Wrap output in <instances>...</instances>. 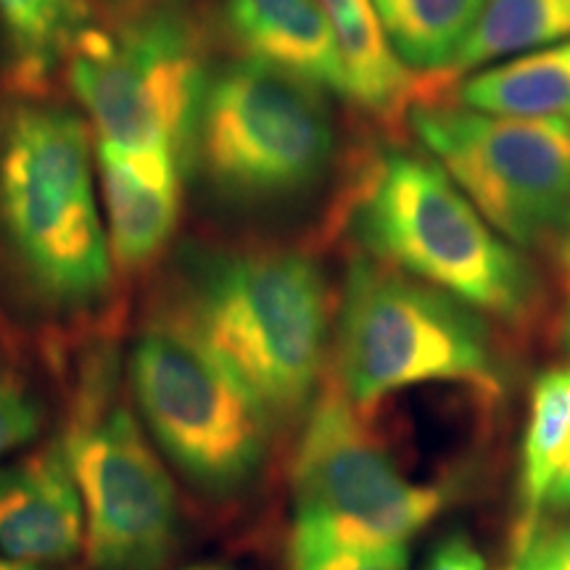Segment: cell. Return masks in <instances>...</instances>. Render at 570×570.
Returning a JSON list of instances; mask_svg holds the SVG:
<instances>
[{
  "label": "cell",
  "mask_w": 570,
  "mask_h": 570,
  "mask_svg": "<svg viewBox=\"0 0 570 570\" xmlns=\"http://www.w3.org/2000/svg\"><path fill=\"white\" fill-rule=\"evenodd\" d=\"M159 317L217 356L275 423L312 407L331 344V296L306 254L281 246L190 252Z\"/></svg>",
  "instance_id": "cell-1"
},
{
  "label": "cell",
  "mask_w": 570,
  "mask_h": 570,
  "mask_svg": "<svg viewBox=\"0 0 570 570\" xmlns=\"http://www.w3.org/2000/svg\"><path fill=\"white\" fill-rule=\"evenodd\" d=\"M352 233L362 254L444 291L483 317L529 323L539 277L431 156L383 151L356 183Z\"/></svg>",
  "instance_id": "cell-2"
},
{
  "label": "cell",
  "mask_w": 570,
  "mask_h": 570,
  "mask_svg": "<svg viewBox=\"0 0 570 570\" xmlns=\"http://www.w3.org/2000/svg\"><path fill=\"white\" fill-rule=\"evenodd\" d=\"M0 233L21 277L59 312H88L114 283L88 125L51 104L0 122Z\"/></svg>",
  "instance_id": "cell-3"
},
{
  "label": "cell",
  "mask_w": 570,
  "mask_h": 570,
  "mask_svg": "<svg viewBox=\"0 0 570 570\" xmlns=\"http://www.w3.org/2000/svg\"><path fill=\"white\" fill-rule=\"evenodd\" d=\"M333 367L336 389L360 412L425 383H468L483 394L502 383L483 315L367 254L346 269Z\"/></svg>",
  "instance_id": "cell-4"
},
{
  "label": "cell",
  "mask_w": 570,
  "mask_h": 570,
  "mask_svg": "<svg viewBox=\"0 0 570 570\" xmlns=\"http://www.w3.org/2000/svg\"><path fill=\"white\" fill-rule=\"evenodd\" d=\"M135 410L159 452L209 497H233L265 468L275 417L194 336L156 317L132 341Z\"/></svg>",
  "instance_id": "cell-5"
},
{
  "label": "cell",
  "mask_w": 570,
  "mask_h": 570,
  "mask_svg": "<svg viewBox=\"0 0 570 570\" xmlns=\"http://www.w3.org/2000/svg\"><path fill=\"white\" fill-rule=\"evenodd\" d=\"M61 433L82 494L92 568L161 570L180 533L177 494L122 396V365L114 348L104 346L85 362Z\"/></svg>",
  "instance_id": "cell-6"
},
{
  "label": "cell",
  "mask_w": 570,
  "mask_h": 570,
  "mask_svg": "<svg viewBox=\"0 0 570 570\" xmlns=\"http://www.w3.org/2000/svg\"><path fill=\"white\" fill-rule=\"evenodd\" d=\"M67 59L69 85L88 111L96 142L173 154L185 169L194 167L209 69L188 13L154 6L111 27L88 21Z\"/></svg>",
  "instance_id": "cell-7"
},
{
  "label": "cell",
  "mask_w": 570,
  "mask_h": 570,
  "mask_svg": "<svg viewBox=\"0 0 570 570\" xmlns=\"http://www.w3.org/2000/svg\"><path fill=\"white\" fill-rule=\"evenodd\" d=\"M288 560L407 544L444 508L431 483L410 481L362 412L327 386L306 415L291 468Z\"/></svg>",
  "instance_id": "cell-8"
},
{
  "label": "cell",
  "mask_w": 570,
  "mask_h": 570,
  "mask_svg": "<svg viewBox=\"0 0 570 570\" xmlns=\"http://www.w3.org/2000/svg\"><path fill=\"white\" fill-rule=\"evenodd\" d=\"M333 151L327 92L248 59L209 75L194 167L219 196L244 204L294 198L323 180Z\"/></svg>",
  "instance_id": "cell-9"
},
{
  "label": "cell",
  "mask_w": 570,
  "mask_h": 570,
  "mask_svg": "<svg viewBox=\"0 0 570 570\" xmlns=\"http://www.w3.org/2000/svg\"><path fill=\"white\" fill-rule=\"evenodd\" d=\"M423 154L518 248L558 240L570 219V125L470 109L433 92L410 109Z\"/></svg>",
  "instance_id": "cell-10"
},
{
  "label": "cell",
  "mask_w": 570,
  "mask_h": 570,
  "mask_svg": "<svg viewBox=\"0 0 570 570\" xmlns=\"http://www.w3.org/2000/svg\"><path fill=\"white\" fill-rule=\"evenodd\" d=\"M85 547L82 494L59 431L0 465V560L59 566Z\"/></svg>",
  "instance_id": "cell-11"
},
{
  "label": "cell",
  "mask_w": 570,
  "mask_h": 570,
  "mask_svg": "<svg viewBox=\"0 0 570 570\" xmlns=\"http://www.w3.org/2000/svg\"><path fill=\"white\" fill-rule=\"evenodd\" d=\"M106 235L114 267L138 273L173 240L183 204L185 167L164 151H122L96 142Z\"/></svg>",
  "instance_id": "cell-12"
},
{
  "label": "cell",
  "mask_w": 570,
  "mask_h": 570,
  "mask_svg": "<svg viewBox=\"0 0 570 570\" xmlns=\"http://www.w3.org/2000/svg\"><path fill=\"white\" fill-rule=\"evenodd\" d=\"M219 19L240 59L348 101L344 59L317 0H223Z\"/></svg>",
  "instance_id": "cell-13"
},
{
  "label": "cell",
  "mask_w": 570,
  "mask_h": 570,
  "mask_svg": "<svg viewBox=\"0 0 570 570\" xmlns=\"http://www.w3.org/2000/svg\"><path fill=\"white\" fill-rule=\"evenodd\" d=\"M327 24L336 35L346 67L348 101L383 122L410 114L428 96L423 77L399 59L383 32L373 0H317Z\"/></svg>",
  "instance_id": "cell-14"
},
{
  "label": "cell",
  "mask_w": 570,
  "mask_h": 570,
  "mask_svg": "<svg viewBox=\"0 0 570 570\" xmlns=\"http://www.w3.org/2000/svg\"><path fill=\"white\" fill-rule=\"evenodd\" d=\"M454 98L479 111L570 125V38L473 71Z\"/></svg>",
  "instance_id": "cell-15"
},
{
  "label": "cell",
  "mask_w": 570,
  "mask_h": 570,
  "mask_svg": "<svg viewBox=\"0 0 570 570\" xmlns=\"http://www.w3.org/2000/svg\"><path fill=\"white\" fill-rule=\"evenodd\" d=\"M373 6L399 59L417 75L446 82L483 0H373Z\"/></svg>",
  "instance_id": "cell-16"
},
{
  "label": "cell",
  "mask_w": 570,
  "mask_h": 570,
  "mask_svg": "<svg viewBox=\"0 0 570 570\" xmlns=\"http://www.w3.org/2000/svg\"><path fill=\"white\" fill-rule=\"evenodd\" d=\"M570 38V0H483L446 80L541 51Z\"/></svg>",
  "instance_id": "cell-17"
},
{
  "label": "cell",
  "mask_w": 570,
  "mask_h": 570,
  "mask_svg": "<svg viewBox=\"0 0 570 570\" xmlns=\"http://www.w3.org/2000/svg\"><path fill=\"white\" fill-rule=\"evenodd\" d=\"M570 458V367H554L533 381L529 423L520 449V523L515 544L537 529L541 502Z\"/></svg>",
  "instance_id": "cell-18"
},
{
  "label": "cell",
  "mask_w": 570,
  "mask_h": 570,
  "mask_svg": "<svg viewBox=\"0 0 570 570\" xmlns=\"http://www.w3.org/2000/svg\"><path fill=\"white\" fill-rule=\"evenodd\" d=\"M0 24L21 63L32 75H42L69 53L88 24V9L82 0H0Z\"/></svg>",
  "instance_id": "cell-19"
},
{
  "label": "cell",
  "mask_w": 570,
  "mask_h": 570,
  "mask_svg": "<svg viewBox=\"0 0 570 570\" xmlns=\"http://www.w3.org/2000/svg\"><path fill=\"white\" fill-rule=\"evenodd\" d=\"M46 407L17 365L0 356V462L30 446L42 431Z\"/></svg>",
  "instance_id": "cell-20"
},
{
  "label": "cell",
  "mask_w": 570,
  "mask_h": 570,
  "mask_svg": "<svg viewBox=\"0 0 570 570\" xmlns=\"http://www.w3.org/2000/svg\"><path fill=\"white\" fill-rule=\"evenodd\" d=\"M407 544L381 547V550H341L315 558L288 560V570H407Z\"/></svg>",
  "instance_id": "cell-21"
},
{
  "label": "cell",
  "mask_w": 570,
  "mask_h": 570,
  "mask_svg": "<svg viewBox=\"0 0 570 570\" xmlns=\"http://www.w3.org/2000/svg\"><path fill=\"white\" fill-rule=\"evenodd\" d=\"M515 550L518 566L525 570H570V520L558 529L539 523Z\"/></svg>",
  "instance_id": "cell-22"
},
{
  "label": "cell",
  "mask_w": 570,
  "mask_h": 570,
  "mask_svg": "<svg viewBox=\"0 0 570 570\" xmlns=\"http://www.w3.org/2000/svg\"><path fill=\"white\" fill-rule=\"evenodd\" d=\"M423 570H487V560L465 533H452L433 547Z\"/></svg>",
  "instance_id": "cell-23"
},
{
  "label": "cell",
  "mask_w": 570,
  "mask_h": 570,
  "mask_svg": "<svg viewBox=\"0 0 570 570\" xmlns=\"http://www.w3.org/2000/svg\"><path fill=\"white\" fill-rule=\"evenodd\" d=\"M566 512H570V458L566 460V465L558 470L550 489H547L544 502H541V520H544V515H566Z\"/></svg>",
  "instance_id": "cell-24"
},
{
  "label": "cell",
  "mask_w": 570,
  "mask_h": 570,
  "mask_svg": "<svg viewBox=\"0 0 570 570\" xmlns=\"http://www.w3.org/2000/svg\"><path fill=\"white\" fill-rule=\"evenodd\" d=\"M558 265H560V275L566 288L570 291V219L566 225V230L558 238Z\"/></svg>",
  "instance_id": "cell-25"
},
{
  "label": "cell",
  "mask_w": 570,
  "mask_h": 570,
  "mask_svg": "<svg viewBox=\"0 0 570 570\" xmlns=\"http://www.w3.org/2000/svg\"><path fill=\"white\" fill-rule=\"evenodd\" d=\"M0 570H51V568H48V566H35V562L0 560Z\"/></svg>",
  "instance_id": "cell-26"
},
{
  "label": "cell",
  "mask_w": 570,
  "mask_h": 570,
  "mask_svg": "<svg viewBox=\"0 0 570 570\" xmlns=\"http://www.w3.org/2000/svg\"><path fill=\"white\" fill-rule=\"evenodd\" d=\"M566 346L570 352V309H568V317H566Z\"/></svg>",
  "instance_id": "cell-27"
},
{
  "label": "cell",
  "mask_w": 570,
  "mask_h": 570,
  "mask_svg": "<svg viewBox=\"0 0 570 570\" xmlns=\"http://www.w3.org/2000/svg\"><path fill=\"white\" fill-rule=\"evenodd\" d=\"M185 570H227V568H219V566H194V568H185Z\"/></svg>",
  "instance_id": "cell-28"
},
{
  "label": "cell",
  "mask_w": 570,
  "mask_h": 570,
  "mask_svg": "<svg viewBox=\"0 0 570 570\" xmlns=\"http://www.w3.org/2000/svg\"><path fill=\"white\" fill-rule=\"evenodd\" d=\"M504 570H525V568H520V566H515V568H504Z\"/></svg>",
  "instance_id": "cell-29"
}]
</instances>
